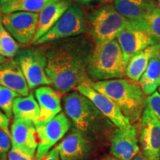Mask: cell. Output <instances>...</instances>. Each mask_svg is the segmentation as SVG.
<instances>
[{
	"instance_id": "12",
	"label": "cell",
	"mask_w": 160,
	"mask_h": 160,
	"mask_svg": "<svg viewBox=\"0 0 160 160\" xmlns=\"http://www.w3.org/2000/svg\"><path fill=\"white\" fill-rule=\"evenodd\" d=\"M11 139L12 148L34 158L39 141L33 122L14 119L11 127Z\"/></svg>"
},
{
	"instance_id": "1",
	"label": "cell",
	"mask_w": 160,
	"mask_h": 160,
	"mask_svg": "<svg viewBox=\"0 0 160 160\" xmlns=\"http://www.w3.org/2000/svg\"><path fill=\"white\" fill-rule=\"evenodd\" d=\"M45 50L46 73L60 93L71 92L88 81L87 68L95 45L85 35L51 42Z\"/></svg>"
},
{
	"instance_id": "25",
	"label": "cell",
	"mask_w": 160,
	"mask_h": 160,
	"mask_svg": "<svg viewBox=\"0 0 160 160\" xmlns=\"http://www.w3.org/2000/svg\"><path fill=\"white\" fill-rule=\"evenodd\" d=\"M19 51V43L5 29L2 22L0 24V55L7 59H13Z\"/></svg>"
},
{
	"instance_id": "39",
	"label": "cell",
	"mask_w": 160,
	"mask_h": 160,
	"mask_svg": "<svg viewBox=\"0 0 160 160\" xmlns=\"http://www.w3.org/2000/svg\"><path fill=\"white\" fill-rule=\"evenodd\" d=\"M158 54H159V58L160 60V44H159V47H158Z\"/></svg>"
},
{
	"instance_id": "6",
	"label": "cell",
	"mask_w": 160,
	"mask_h": 160,
	"mask_svg": "<svg viewBox=\"0 0 160 160\" xmlns=\"http://www.w3.org/2000/svg\"><path fill=\"white\" fill-rule=\"evenodd\" d=\"M19 65L30 89L39 86L51 85L46 73L48 59L45 50L41 48H23L14 57Z\"/></svg>"
},
{
	"instance_id": "32",
	"label": "cell",
	"mask_w": 160,
	"mask_h": 160,
	"mask_svg": "<svg viewBox=\"0 0 160 160\" xmlns=\"http://www.w3.org/2000/svg\"><path fill=\"white\" fill-rule=\"evenodd\" d=\"M19 1L20 0H0V8L12 5V4L17 2Z\"/></svg>"
},
{
	"instance_id": "23",
	"label": "cell",
	"mask_w": 160,
	"mask_h": 160,
	"mask_svg": "<svg viewBox=\"0 0 160 160\" xmlns=\"http://www.w3.org/2000/svg\"><path fill=\"white\" fill-rule=\"evenodd\" d=\"M131 22L147 32L157 45L160 44V9L157 5L151 8L140 21Z\"/></svg>"
},
{
	"instance_id": "19",
	"label": "cell",
	"mask_w": 160,
	"mask_h": 160,
	"mask_svg": "<svg viewBox=\"0 0 160 160\" xmlns=\"http://www.w3.org/2000/svg\"><path fill=\"white\" fill-rule=\"evenodd\" d=\"M154 0H114L113 5L120 14L130 22L140 21L151 8Z\"/></svg>"
},
{
	"instance_id": "22",
	"label": "cell",
	"mask_w": 160,
	"mask_h": 160,
	"mask_svg": "<svg viewBox=\"0 0 160 160\" xmlns=\"http://www.w3.org/2000/svg\"><path fill=\"white\" fill-rule=\"evenodd\" d=\"M157 48V45L150 46L133 56L127 65L126 77L133 81L139 82L144 72L147 69L150 60Z\"/></svg>"
},
{
	"instance_id": "30",
	"label": "cell",
	"mask_w": 160,
	"mask_h": 160,
	"mask_svg": "<svg viewBox=\"0 0 160 160\" xmlns=\"http://www.w3.org/2000/svg\"><path fill=\"white\" fill-rule=\"evenodd\" d=\"M9 118L0 110V129L5 131L11 136V130L9 129Z\"/></svg>"
},
{
	"instance_id": "2",
	"label": "cell",
	"mask_w": 160,
	"mask_h": 160,
	"mask_svg": "<svg viewBox=\"0 0 160 160\" xmlns=\"http://www.w3.org/2000/svg\"><path fill=\"white\" fill-rule=\"evenodd\" d=\"M88 84L96 91L113 100L131 123L136 122L141 118L146 98L139 82L121 78L99 82L89 80Z\"/></svg>"
},
{
	"instance_id": "40",
	"label": "cell",
	"mask_w": 160,
	"mask_h": 160,
	"mask_svg": "<svg viewBox=\"0 0 160 160\" xmlns=\"http://www.w3.org/2000/svg\"><path fill=\"white\" fill-rule=\"evenodd\" d=\"M2 23V16L0 14V24Z\"/></svg>"
},
{
	"instance_id": "33",
	"label": "cell",
	"mask_w": 160,
	"mask_h": 160,
	"mask_svg": "<svg viewBox=\"0 0 160 160\" xmlns=\"http://www.w3.org/2000/svg\"><path fill=\"white\" fill-rule=\"evenodd\" d=\"M133 160H148V159L147 158L142 154V153H139L137 157L133 158Z\"/></svg>"
},
{
	"instance_id": "10",
	"label": "cell",
	"mask_w": 160,
	"mask_h": 160,
	"mask_svg": "<svg viewBox=\"0 0 160 160\" xmlns=\"http://www.w3.org/2000/svg\"><path fill=\"white\" fill-rule=\"evenodd\" d=\"M88 81L80 84L77 88V91L88 98L100 113L118 128H125L131 125L130 120L123 114L119 106L108 97L93 89Z\"/></svg>"
},
{
	"instance_id": "17",
	"label": "cell",
	"mask_w": 160,
	"mask_h": 160,
	"mask_svg": "<svg viewBox=\"0 0 160 160\" xmlns=\"http://www.w3.org/2000/svg\"><path fill=\"white\" fill-rule=\"evenodd\" d=\"M72 5L71 0H62L51 4L39 13L37 33L31 45L34 44L40 38L51 30Z\"/></svg>"
},
{
	"instance_id": "14",
	"label": "cell",
	"mask_w": 160,
	"mask_h": 160,
	"mask_svg": "<svg viewBox=\"0 0 160 160\" xmlns=\"http://www.w3.org/2000/svg\"><path fill=\"white\" fill-rule=\"evenodd\" d=\"M137 131L133 125L117 128L111 138V153L118 160H133L139 154Z\"/></svg>"
},
{
	"instance_id": "41",
	"label": "cell",
	"mask_w": 160,
	"mask_h": 160,
	"mask_svg": "<svg viewBox=\"0 0 160 160\" xmlns=\"http://www.w3.org/2000/svg\"><path fill=\"white\" fill-rule=\"evenodd\" d=\"M159 93H160V87L159 88Z\"/></svg>"
},
{
	"instance_id": "21",
	"label": "cell",
	"mask_w": 160,
	"mask_h": 160,
	"mask_svg": "<svg viewBox=\"0 0 160 160\" xmlns=\"http://www.w3.org/2000/svg\"><path fill=\"white\" fill-rule=\"evenodd\" d=\"M158 47L156 49L147 69L140 78L139 83L145 95H151L160 87V60L158 54Z\"/></svg>"
},
{
	"instance_id": "5",
	"label": "cell",
	"mask_w": 160,
	"mask_h": 160,
	"mask_svg": "<svg viewBox=\"0 0 160 160\" xmlns=\"http://www.w3.org/2000/svg\"><path fill=\"white\" fill-rule=\"evenodd\" d=\"M91 34L95 46L105 45L117 39L130 24L112 4H105L92 12Z\"/></svg>"
},
{
	"instance_id": "11",
	"label": "cell",
	"mask_w": 160,
	"mask_h": 160,
	"mask_svg": "<svg viewBox=\"0 0 160 160\" xmlns=\"http://www.w3.org/2000/svg\"><path fill=\"white\" fill-rule=\"evenodd\" d=\"M139 143L148 160H160V122L145 107L139 122Z\"/></svg>"
},
{
	"instance_id": "8",
	"label": "cell",
	"mask_w": 160,
	"mask_h": 160,
	"mask_svg": "<svg viewBox=\"0 0 160 160\" xmlns=\"http://www.w3.org/2000/svg\"><path fill=\"white\" fill-rule=\"evenodd\" d=\"M39 141L37 151V159L48 154L59 140L64 137L71 127V121L65 113H61L46 122L34 123Z\"/></svg>"
},
{
	"instance_id": "24",
	"label": "cell",
	"mask_w": 160,
	"mask_h": 160,
	"mask_svg": "<svg viewBox=\"0 0 160 160\" xmlns=\"http://www.w3.org/2000/svg\"><path fill=\"white\" fill-rule=\"evenodd\" d=\"M60 1L62 0H20L12 5L0 8V12L2 14L17 11H27L39 13L47 6Z\"/></svg>"
},
{
	"instance_id": "31",
	"label": "cell",
	"mask_w": 160,
	"mask_h": 160,
	"mask_svg": "<svg viewBox=\"0 0 160 160\" xmlns=\"http://www.w3.org/2000/svg\"><path fill=\"white\" fill-rule=\"evenodd\" d=\"M37 160H61L59 157V152H58V150L57 148H52L51 151H50L48 154L44 157L43 158L40 159H37Z\"/></svg>"
},
{
	"instance_id": "4",
	"label": "cell",
	"mask_w": 160,
	"mask_h": 160,
	"mask_svg": "<svg viewBox=\"0 0 160 160\" xmlns=\"http://www.w3.org/2000/svg\"><path fill=\"white\" fill-rule=\"evenodd\" d=\"M64 108L68 117L71 120L76 131L86 137L98 133L105 122L104 116L88 98L79 91H72L64 97Z\"/></svg>"
},
{
	"instance_id": "13",
	"label": "cell",
	"mask_w": 160,
	"mask_h": 160,
	"mask_svg": "<svg viewBox=\"0 0 160 160\" xmlns=\"http://www.w3.org/2000/svg\"><path fill=\"white\" fill-rule=\"evenodd\" d=\"M127 65L133 56L152 45L155 41L147 32L130 22L126 28L117 38Z\"/></svg>"
},
{
	"instance_id": "27",
	"label": "cell",
	"mask_w": 160,
	"mask_h": 160,
	"mask_svg": "<svg viewBox=\"0 0 160 160\" xmlns=\"http://www.w3.org/2000/svg\"><path fill=\"white\" fill-rule=\"evenodd\" d=\"M145 107L147 108L160 122V93L156 91L146 98Z\"/></svg>"
},
{
	"instance_id": "9",
	"label": "cell",
	"mask_w": 160,
	"mask_h": 160,
	"mask_svg": "<svg viewBox=\"0 0 160 160\" xmlns=\"http://www.w3.org/2000/svg\"><path fill=\"white\" fill-rule=\"evenodd\" d=\"M39 13L17 11L3 14L2 22L5 29L18 43L31 44L37 33Z\"/></svg>"
},
{
	"instance_id": "3",
	"label": "cell",
	"mask_w": 160,
	"mask_h": 160,
	"mask_svg": "<svg viewBox=\"0 0 160 160\" xmlns=\"http://www.w3.org/2000/svg\"><path fill=\"white\" fill-rule=\"evenodd\" d=\"M127 63L117 39L105 45L95 46L87 68L90 81L121 79L126 76Z\"/></svg>"
},
{
	"instance_id": "7",
	"label": "cell",
	"mask_w": 160,
	"mask_h": 160,
	"mask_svg": "<svg viewBox=\"0 0 160 160\" xmlns=\"http://www.w3.org/2000/svg\"><path fill=\"white\" fill-rule=\"evenodd\" d=\"M85 31V20L83 10L73 4L64 13L50 31L32 45H41L53 42L77 37Z\"/></svg>"
},
{
	"instance_id": "29",
	"label": "cell",
	"mask_w": 160,
	"mask_h": 160,
	"mask_svg": "<svg viewBox=\"0 0 160 160\" xmlns=\"http://www.w3.org/2000/svg\"><path fill=\"white\" fill-rule=\"evenodd\" d=\"M8 160H34V158H32L29 156H27L21 152L16 151V150L11 148V151L8 155Z\"/></svg>"
},
{
	"instance_id": "37",
	"label": "cell",
	"mask_w": 160,
	"mask_h": 160,
	"mask_svg": "<svg viewBox=\"0 0 160 160\" xmlns=\"http://www.w3.org/2000/svg\"><path fill=\"white\" fill-rule=\"evenodd\" d=\"M77 1H79V2H81L87 3V2H90L93 1V0H77Z\"/></svg>"
},
{
	"instance_id": "26",
	"label": "cell",
	"mask_w": 160,
	"mask_h": 160,
	"mask_svg": "<svg viewBox=\"0 0 160 160\" xmlns=\"http://www.w3.org/2000/svg\"><path fill=\"white\" fill-rule=\"evenodd\" d=\"M19 97L16 92L7 88L0 85V110L8 117L11 118L13 115V104L15 99Z\"/></svg>"
},
{
	"instance_id": "18",
	"label": "cell",
	"mask_w": 160,
	"mask_h": 160,
	"mask_svg": "<svg viewBox=\"0 0 160 160\" xmlns=\"http://www.w3.org/2000/svg\"><path fill=\"white\" fill-rule=\"evenodd\" d=\"M61 93L48 86H42L35 91V97L39 106V119L46 122L61 113Z\"/></svg>"
},
{
	"instance_id": "20",
	"label": "cell",
	"mask_w": 160,
	"mask_h": 160,
	"mask_svg": "<svg viewBox=\"0 0 160 160\" xmlns=\"http://www.w3.org/2000/svg\"><path fill=\"white\" fill-rule=\"evenodd\" d=\"M13 115L14 119L29 120L33 123L39 119V106L33 93L27 97H17L13 104Z\"/></svg>"
},
{
	"instance_id": "38",
	"label": "cell",
	"mask_w": 160,
	"mask_h": 160,
	"mask_svg": "<svg viewBox=\"0 0 160 160\" xmlns=\"http://www.w3.org/2000/svg\"><path fill=\"white\" fill-rule=\"evenodd\" d=\"M154 1H155L156 4H157V7L160 9V0H154Z\"/></svg>"
},
{
	"instance_id": "34",
	"label": "cell",
	"mask_w": 160,
	"mask_h": 160,
	"mask_svg": "<svg viewBox=\"0 0 160 160\" xmlns=\"http://www.w3.org/2000/svg\"><path fill=\"white\" fill-rule=\"evenodd\" d=\"M101 160H118V159H116L115 157H113V156H112V157H111V156H108V157H104L103 159Z\"/></svg>"
},
{
	"instance_id": "15",
	"label": "cell",
	"mask_w": 160,
	"mask_h": 160,
	"mask_svg": "<svg viewBox=\"0 0 160 160\" xmlns=\"http://www.w3.org/2000/svg\"><path fill=\"white\" fill-rule=\"evenodd\" d=\"M61 160H85L91 151L88 137L74 130L56 147Z\"/></svg>"
},
{
	"instance_id": "16",
	"label": "cell",
	"mask_w": 160,
	"mask_h": 160,
	"mask_svg": "<svg viewBox=\"0 0 160 160\" xmlns=\"http://www.w3.org/2000/svg\"><path fill=\"white\" fill-rule=\"evenodd\" d=\"M0 85L16 92L21 97L30 94L25 76L14 59H8L0 65Z\"/></svg>"
},
{
	"instance_id": "28",
	"label": "cell",
	"mask_w": 160,
	"mask_h": 160,
	"mask_svg": "<svg viewBox=\"0 0 160 160\" xmlns=\"http://www.w3.org/2000/svg\"><path fill=\"white\" fill-rule=\"evenodd\" d=\"M11 146V136L0 129V160H6Z\"/></svg>"
},
{
	"instance_id": "35",
	"label": "cell",
	"mask_w": 160,
	"mask_h": 160,
	"mask_svg": "<svg viewBox=\"0 0 160 160\" xmlns=\"http://www.w3.org/2000/svg\"><path fill=\"white\" fill-rule=\"evenodd\" d=\"M8 59H7V58L4 57H2V56L0 55V65H1V64H2V63L5 62L7 61Z\"/></svg>"
},
{
	"instance_id": "36",
	"label": "cell",
	"mask_w": 160,
	"mask_h": 160,
	"mask_svg": "<svg viewBox=\"0 0 160 160\" xmlns=\"http://www.w3.org/2000/svg\"><path fill=\"white\" fill-rule=\"evenodd\" d=\"M100 1L102 2H104V3L109 4V3H111V2H113L114 1V0H100Z\"/></svg>"
}]
</instances>
